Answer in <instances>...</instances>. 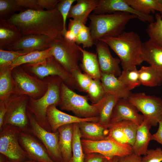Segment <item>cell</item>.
Segmentation results:
<instances>
[{"instance_id": "6da1fadb", "label": "cell", "mask_w": 162, "mask_h": 162, "mask_svg": "<svg viewBox=\"0 0 162 162\" xmlns=\"http://www.w3.org/2000/svg\"><path fill=\"white\" fill-rule=\"evenodd\" d=\"M7 20L19 28L22 35H42L52 40L63 37L62 18L57 8L50 10L27 9L13 14Z\"/></svg>"}, {"instance_id": "7a4b0ae2", "label": "cell", "mask_w": 162, "mask_h": 162, "mask_svg": "<svg viewBox=\"0 0 162 162\" xmlns=\"http://www.w3.org/2000/svg\"><path fill=\"white\" fill-rule=\"evenodd\" d=\"M98 40L105 43L117 55L123 70L132 69L143 62L141 56L142 43L134 32L124 31L117 37H104Z\"/></svg>"}, {"instance_id": "3957f363", "label": "cell", "mask_w": 162, "mask_h": 162, "mask_svg": "<svg viewBox=\"0 0 162 162\" xmlns=\"http://www.w3.org/2000/svg\"><path fill=\"white\" fill-rule=\"evenodd\" d=\"M136 18L135 15L124 12L90 14L88 27L92 38L94 43L104 37H117L124 32L130 20Z\"/></svg>"}, {"instance_id": "277c9868", "label": "cell", "mask_w": 162, "mask_h": 162, "mask_svg": "<svg viewBox=\"0 0 162 162\" xmlns=\"http://www.w3.org/2000/svg\"><path fill=\"white\" fill-rule=\"evenodd\" d=\"M47 84V89L40 98L34 99L29 97L27 110L33 116L42 127L49 132H52L48 123L46 112L50 106H59L61 101V86L62 79L56 76H51L44 78Z\"/></svg>"}, {"instance_id": "5b68a950", "label": "cell", "mask_w": 162, "mask_h": 162, "mask_svg": "<svg viewBox=\"0 0 162 162\" xmlns=\"http://www.w3.org/2000/svg\"><path fill=\"white\" fill-rule=\"evenodd\" d=\"M61 110L71 111L75 116L81 118H88L99 116V103L89 104L88 96L75 92L63 82L61 86Z\"/></svg>"}, {"instance_id": "8992f818", "label": "cell", "mask_w": 162, "mask_h": 162, "mask_svg": "<svg viewBox=\"0 0 162 162\" xmlns=\"http://www.w3.org/2000/svg\"><path fill=\"white\" fill-rule=\"evenodd\" d=\"M20 66L29 74L41 79L51 76H58L70 88L79 91L72 75L53 56L39 63L24 64Z\"/></svg>"}, {"instance_id": "52a82bcc", "label": "cell", "mask_w": 162, "mask_h": 162, "mask_svg": "<svg viewBox=\"0 0 162 162\" xmlns=\"http://www.w3.org/2000/svg\"><path fill=\"white\" fill-rule=\"evenodd\" d=\"M80 46L64 37L52 40L50 44L53 56L69 72L80 69L78 65L82 58Z\"/></svg>"}, {"instance_id": "ba28073f", "label": "cell", "mask_w": 162, "mask_h": 162, "mask_svg": "<svg viewBox=\"0 0 162 162\" xmlns=\"http://www.w3.org/2000/svg\"><path fill=\"white\" fill-rule=\"evenodd\" d=\"M12 73L15 94L38 99L46 92L47 84L44 79H41L30 74L20 66L13 68Z\"/></svg>"}, {"instance_id": "9c48e42d", "label": "cell", "mask_w": 162, "mask_h": 162, "mask_svg": "<svg viewBox=\"0 0 162 162\" xmlns=\"http://www.w3.org/2000/svg\"><path fill=\"white\" fill-rule=\"evenodd\" d=\"M22 131L11 125H7L0 130V153L11 162H22L30 160L21 146L19 136Z\"/></svg>"}, {"instance_id": "30bf717a", "label": "cell", "mask_w": 162, "mask_h": 162, "mask_svg": "<svg viewBox=\"0 0 162 162\" xmlns=\"http://www.w3.org/2000/svg\"><path fill=\"white\" fill-rule=\"evenodd\" d=\"M29 98V97L27 95L15 94L4 101L7 104V111L2 127L11 125L22 131H28L29 122L27 110Z\"/></svg>"}, {"instance_id": "8fae6325", "label": "cell", "mask_w": 162, "mask_h": 162, "mask_svg": "<svg viewBox=\"0 0 162 162\" xmlns=\"http://www.w3.org/2000/svg\"><path fill=\"white\" fill-rule=\"evenodd\" d=\"M142 112L144 117L152 126H155L162 118V99L145 93H131L128 99Z\"/></svg>"}, {"instance_id": "7c38bea8", "label": "cell", "mask_w": 162, "mask_h": 162, "mask_svg": "<svg viewBox=\"0 0 162 162\" xmlns=\"http://www.w3.org/2000/svg\"><path fill=\"white\" fill-rule=\"evenodd\" d=\"M81 142L85 154L97 153L109 160L115 157H124L133 152L132 146L118 143L110 138L97 141L81 139Z\"/></svg>"}, {"instance_id": "4fadbf2b", "label": "cell", "mask_w": 162, "mask_h": 162, "mask_svg": "<svg viewBox=\"0 0 162 162\" xmlns=\"http://www.w3.org/2000/svg\"><path fill=\"white\" fill-rule=\"evenodd\" d=\"M29 126L27 132L37 138L46 148L48 154L55 162H64L58 148L59 132H49L40 126L27 110Z\"/></svg>"}, {"instance_id": "5bb4252c", "label": "cell", "mask_w": 162, "mask_h": 162, "mask_svg": "<svg viewBox=\"0 0 162 162\" xmlns=\"http://www.w3.org/2000/svg\"><path fill=\"white\" fill-rule=\"evenodd\" d=\"M19 140L30 160L36 162H55L42 143L31 134L21 131L19 134Z\"/></svg>"}, {"instance_id": "9a60e30c", "label": "cell", "mask_w": 162, "mask_h": 162, "mask_svg": "<svg viewBox=\"0 0 162 162\" xmlns=\"http://www.w3.org/2000/svg\"><path fill=\"white\" fill-rule=\"evenodd\" d=\"M116 12H124L135 15L138 19L143 22L149 23L154 21V16L139 13L133 8L125 0H98L97 6L93 11V14H103Z\"/></svg>"}, {"instance_id": "2e32d148", "label": "cell", "mask_w": 162, "mask_h": 162, "mask_svg": "<svg viewBox=\"0 0 162 162\" xmlns=\"http://www.w3.org/2000/svg\"><path fill=\"white\" fill-rule=\"evenodd\" d=\"M138 125L129 120L110 123L107 125L109 130L108 138L124 144L133 146Z\"/></svg>"}, {"instance_id": "e0dca14e", "label": "cell", "mask_w": 162, "mask_h": 162, "mask_svg": "<svg viewBox=\"0 0 162 162\" xmlns=\"http://www.w3.org/2000/svg\"><path fill=\"white\" fill-rule=\"evenodd\" d=\"M52 40L42 35L30 34L22 35L17 41L6 49L26 54L35 51H43L50 48Z\"/></svg>"}, {"instance_id": "ac0fdd59", "label": "cell", "mask_w": 162, "mask_h": 162, "mask_svg": "<svg viewBox=\"0 0 162 162\" xmlns=\"http://www.w3.org/2000/svg\"><path fill=\"white\" fill-rule=\"evenodd\" d=\"M94 45L102 73L118 77L122 72L119 66L121 62L119 58L112 56L109 46L104 42L98 40Z\"/></svg>"}, {"instance_id": "d6986e66", "label": "cell", "mask_w": 162, "mask_h": 162, "mask_svg": "<svg viewBox=\"0 0 162 162\" xmlns=\"http://www.w3.org/2000/svg\"><path fill=\"white\" fill-rule=\"evenodd\" d=\"M55 105L50 106L47 109L46 116L52 132L57 130L60 126L68 124L79 123L84 122H99V117L81 118L63 112L56 108Z\"/></svg>"}, {"instance_id": "ffe728a7", "label": "cell", "mask_w": 162, "mask_h": 162, "mask_svg": "<svg viewBox=\"0 0 162 162\" xmlns=\"http://www.w3.org/2000/svg\"><path fill=\"white\" fill-rule=\"evenodd\" d=\"M138 112L135 106L128 100L119 99L114 108L110 123L129 120L139 125L143 121L144 117Z\"/></svg>"}, {"instance_id": "44dd1931", "label": "cell", "mask_w": 162, "mask_h": 162, "mask_svg": "<svg viewBox=\"0 0 162 162\" xmlns=\"http://www.w3.org/2000/svg\"><path fill=\"white\" fill-rule=\"evenodd\" d=\"M81 139L97 141L108 139L107 126L99 122H84L78 123Z\"/></svg>"}, {"instance_id": "7402d4cb", "label": "cell", "mask_w": 162, "mask_h": 162, "mask_svg": "<svg viewBox=\"0 0 162 162\" xmlns=\"http://www.w3.org/2000/svg\"><path fill=\"white\" fill-rule=\"evenodd\" d=\"M106 93L114 95L119 99L128 100L130 90L114 75L102 73L100 79Z\"/></svg>"}, {"instance_id": "603a6c76", "label": "cell", "mask_w": 162, "mask_h": 162, "mask_svg": "<svg viewBox=\"0 0 162 162\" xmlns=\"http://www.w3.org/2000/svg\"><path fill=\"white\" fill-rule=\"evenodd\" d=\"M152 126L147 121H143L137 127L135 139L132 146L133 153L139 156L145 155L148 150L152 135L150 132Z\"/></svg>"}, {"instance_id": "cb8c5ba5", "label": "cell", "mask_w": 162, "mask_h": 162, "mask_svg": "<svg viewBox=\"0 0 162 162\" xmlns=\"http://www.w3.org/2000/svg\"><path fill=\"white\" fill-rule=\"evenodd\" d=\"M141 56L143 61L162 72V47L150 40L142 43Z\"/></svg>"}, {"instance_id": "d4e9b609", "label": "cell", "mask_w": 162, "mask_h": 162, "mask_svg": "<svg viewBox=\"0 0 162 162\" xmlns=\"http://www.w3.org/2000/svg\"><path fill=\"white\" fill-rule=\"evenodd\" d=\"M73 124L62 126L57 130L59 132V149L64 162H68L72 156Z\"/></svg>"}, {"instance_id": "484cf974", "label": "cell", "mask_w": 162, "mask_h": 162, "mask_svg": "<svg viewBox=\"0 0 162 162\" xmlns=\"http://www.w3.org/2000/svg\"><path fill=\"white\" fill-rule=\"evenodd\" d=\"M19 28L5 19H0V49H6L22 36Z\"/></svg>"}, {"instance_id": "4316f807", "label": "cell", "mask_w": 162, "mask_h": 162, "mask_svg": "<svg viewBox=\"0 0 162 162\" xmlns=\"http://www.w3.org/2000/svg\"><path fill=\"white\" fill-rule=\"evenodd\" d=\"M70 8L68 18L78 20L86 24L89 16L96 8L98 0H76Z\"/></svg>"}, {"instance_id": "83f0119b", "label": "cell", "mask_w": 162, "mask_h": 162, "mask_svg": "<svg viewBox=\"0 0 162 162\" xmlns=\"http://www.w3.org/2000/svg\"><path fill=\"white\" fill-rule=\"evenodd\" d=\"M82 58L81 67L85 73L93 79H100L101 71L97 53L87 51L81 47Z\"/></svg>"}, {"instance_id": "f1b7e54d", "label": "cell", "mask_w": 162, "mask_h": 162, "mask_svg": "<svg viewBox=\"0 0 162 162\" xmlns=\"http://www.w3.org/2000/svg\"><path fill=\"white\" fill-rule=\"evenodd\" d=\"M11 66L0 68V100L5 101L15 94Z\"/></svg>"}, {"instance_id": "f546056e", "label": "cell", "mask_w": 162, "mask_h": 162, "mask_svg": "<svg viewBox=\"0 0 162 162\" xmlns=\"http://www.w3.org/2000/svg\"><path fill=\"white\" fill-rule=\"evenodd\" d=\"M119 99L114 95L106 93L104 98L99 102V123L106 126L110 123L113 110Z\"/></svg>"}, {"instance_id": "4dcf8cb0", "label": "cell", "mask_w": 162, "mask_h": 162, "mask_svg": "<svg viewBox=\"0 0 162 162\" xmlns=\"http://www.w3.org/2000/svg\"><path fill=\"white\" fill-rule=\"evenodd\" d=\"M141 84L148 87H155L162 84V72L153 67L142 66L138 70Z\"/></svg>"}, {"instance_id": "1f68e13d", "label": "cell", "mask_w": 162, "mask_h": 162, "mask_svg": "<svg viewBox=\"0 0 162 162\" xmlns=\"http://www.w3.org/2000/svg\"><path fill=\"white\" fill-rule=\"evenodd\" d=\"M133 8L142 14L149 15L158 11L162 18V0H125Z\"/></svg>"}, {"instance_id": "d6a6232c", "label": "cell", "mask_w": 162, "mask_h": 162, "mask_svg": "<svg viewBox=\"0 0 162 162\" xmlns=\"http://www.w3.org/2000/svg\"><path fill=\"white\" fill-rule=\"evenodd\" d=\"M52 56L51 48L43 51H35L21 55L13 62L11 67L14 68L24 64H34L43 61L48 58Z\"/></svg>"}, {"instance_id": "836d02e7", "label": "cell", "mask_w": 162, "mask_h": 162, "mask_svg": "<svg viewBox=\"0 0 162 162\" xmlns=\"http://www.w3.org/2000/svg\"><path fill=\"white\" fill-rule=\"evenodd\" d=\"M81 139L78 123H74L72 156L68 162H84L85 154L83 152Z\"/></svg>"}, {"instance_id": "e575fe53", "label": "cell", "mask_w": 162, "mask_h": 162, "mask_svg": "<svg viewBox=\"0 0 162 162\" xmlns=\"http://www.w3.org/2000/svg\"><path fill=\"white\" fill-rule=\"evenodd\" d=\"M155 17V21L149 23L146 31L149 40L162 47V18L160 14Z\"/></svg>"}, {"instance_id": "d590c367", "label": "cell", "mask_w": 162, "mask_h": 162, "mask_svg": "<svg viewBox=\"0 0 162 162\" xmlns=\"http://www.w3.org/2000/svg\"><path fill=\"white\" fill-rule=\"evenodd\" d=\"M118 78L130 91L141 84L136 67L131 70H123Z\"/></svg>"}, {"instance_id": "8d00e7d4", "label": "cell", "mask_w": 162, "mask_h": 162, "mask_svg": "<svg viewBox=\"0 0 162 162\" xmlns=\"http://www.w3.org/2000/svg\"><path fill=\"white\" fill-rule=\"evenodd\" d=\"M87 93L89 100L92 104H95L101 100L106 93L100 79H93L87 90Z\"/></svg>"}, {"instance_id": "74e56055", "label": "cell", "mask_w": 162, "mask_h": 162, "mask_svg": "<svg viewBox=\"0 0 162 162\" xmlns=\"http://www.w3.org/2000/svg\"><path fill=\"white\" fill-rule=\"evenodd\" d=\"M24 8L18 4L16 0H0V19H4L17 11H24Z\"/></svg>"}, {"instance_id": "f35d334b", "label": "cell", "mask_w": 162, "mask_h": 162, "mask_svg": "<svg viewBox=\"0 0 162 162\" xmlns=\"http://www.w3.org/2000/svg\"><path fill=\"white\" fill-rule=\"evenodd\" d=\"M79 89V91L87 93L93 80L86 74H83L80 69H76L71 73Z\"/></svg>"}, {"instance_id": "ab89813d", "label": "cell", "mask_w": 162, "mask_h": 162, "mask_svg": "<svg viewBox=\"0 0 162 162\" xmlns=\"http://www.w3.org/2000/svg\"><path fill=\"white\" fill-rule=\"evenodd\" d=\"M26 54L22 52L0 49V68L11 65L18 57Z\"/></svg>"}, {"instance_id": "60d3db41", "label": "cell", "mask_w": 162, "mask_h": 162, "mask_svg": "<svg viewBox=\"0 0 162 162\" xmlns=\"http://www.w3.org/2000/svg\"><path fill=\"white\" fill-rule=\"evenodd\" d=\"M76 1V0H60L57 5L56 8L59 11L62 18L63 37L68 30L66 26L67 19L72 4Z\"/></svg>"}, {"instance_id": "b9f144b4", "label": "cell", "mask_w": 162, "mask_h": 162, "mask_svg": "<svg viewBox=\"0 0 162 162\" xmlns=\"http://www.w3.org/2000/svg\"><path fill=\"white\" fill-rule=\"evenodd\" d=\"M75 42L77 45L81 44L83 49L92 47L94 44L88 27L85 26L76 37Z\"/></svg>"}, {"instance_id": "7bdbcfd3", "label": "cell", "mask_w": 162, "mask_h": 162, "mask_svg": "<svg viewBox=\"0 0 162 162\" xmlns=\"http://www.w3.org/2000/svg\"><path fill=\"white\" fill-rule=\"evenodd\" d=\"M142 162H162V149L148 150L146 154L142 158Z\"/></svg>"}, {"instance_id": "ee69618b", "label": "cell", "mask_w": 162, "mask_h": 162, "mask_svg": "<svg viewBox=\"0 0 162 162\" xmlns=\"http://www.w3.org/2000/svg\"><path fill=\"white\" fill-rule=\"evenodd\" d=\"M19 5L24 8L34 10H44L38 5L37 0H16Z\"/></svg>"}, {"instance_id": "f6af8a7d", "label": "cell", "mask_w": 162, "mask_h": 162, "mask_svg": "<svg viewBox=\"0 0 162 162\" xmlns=\"http://www.w3.org/2000/svg\"><path fill=\"white\" fill-rule=\"evenodd\" d=\"M81 22L73 19H70L68 30L71 31L76 37L81 30L85 26Z\"/></svg>"}, {"instance_id": "bcb514c9", "label": "cell", "mask_w": 162, "mask_h": 162, "mask_svg": "<svg viewBox=\"0 0 162 162\" xmlns=\"http://www.w3.org/2000/svg\"><path fill=\"white\" fill-rule=\"evenodd\" d=\"M60 0H37L38 4L43 9L50 10L56 8Z\"/></svg>"}, {"instance_id": "7dc6e473", "label": "cell", "mask_w": 162, "mask_h": 162, "mask_svg": "<svg viewBox=\"0 0 162 162\" xmlns=\"http://www.w3.org/2000/svg\"><path fill=\"white\" fill-rule=\"evenodd\" d=\"M105 157L102 155L95 152L85 154L84 162H104Z\"/></svg>"}, {"instance_id": "c3c4849f", "label": "cell", "mask_w": 162, "mask_h": 162, "mask_svg": "<svg viewBox=\"0 0 162 162\" xmlns=\"http://www.w3.org/2000/svg\"><path fill=\"white\" fill-rule=\"evenodd\" d=\"M141 156L134 153L122 157H117L118 162H142Z\"/></svg>"}, {"instance_id": "681fc988", "label": "cell", "mask_w": 162, "mask_h": 162, "mask_svg": "<svg viewBox=\"0 0 162 162\" xmlns=\"http://www.w3.org/2000/svg\"><path fill=\"white\" fill-rule=\"evenodd\" d=\"M159 127L157 132L152 135V140H154L162 145V118L158 123Z\"/></svg>"}, {"instance_id": "f907efd6", "label": "cell", "mask_w": 162, "mask_h": 162, "mask_svg": "<svg viewBox=\"0 0 162 162\" xmlns=\"http://www.w3.org/2000/svg\"><path fill=\"white\" fill-rule=\"evenodd\" d=\"M7 111V107L4 101L0 100V130L2 127L4 117Z\"/></svg>"}, {"instance_id": "816d5d0a", "label": "cell", "mask_w": 162, "mask_h": 162, "mask_svg": "<svg viewBox=\"0 0 162 162\" xmlns=\"http://www.w3.org/2000/svg\"><path fill=\"white\" fill-rule=\"evenodd\" d=\"M64 37L69 41L75 42L76 36L73 32L69 30H67Z\"/></svg>"}, {"instance_id": "f5cc1de1", "label": "cell", "mask_w": 162, "mask_h": 162, "mask_svg": "<svg viewBox=\"0 0 162 162\" xmlns=\"http://www.w3.org/2000/svg\"><path fill=\"white\" fill-rule=\"evenodd\" d=\"M8 160L7 158L4 155L0 154V162H7Z\"/></svg>"}, {"instance_id": "db71d44e", "label": "cell", "mask_w": 162, "mask_h": 162, "mask_svg": "<svg viewBox=\"0 0 162 162\" xmlns=\"http://www.w3.org/2000/svg\"><path fill=\"white\" fill-rule=\"evenodd\" d=\"M111 162H118V158L117 157H113L111 160Z\"/></svg>"}, {"instance_id": "11a10c76", "label": "cell", "mask_w": 162, "mask_h": 162, "mask_svg": "<svg viewBox=\"0 0 162 162\" xmlns=\"http://www.w3.org/2000/svg\"><path fill=\"white\" fill-rule=\"evenodd\" d=\"M7 162H11L8 160L7 161ZM36 162L34 160H27V161H24L23 162Z\"/></svg>"}, {"instance_id": "9f6ffc18", "label": "cell", "mask_w": 162, "mask_h": 162, "mask_svg": "<svg viewBox=\"0 0 162 162\" xmlns=\"http://www.w3.org/2000/svg\"><path fill=\"white\" fill-rule=\"evenodd\" d=\"M104 162H111V160H109L106 158Z\"/></svg>"}, {"instance_id": "6f0895ef", "label": "cell", "mask_w": 162, "mask_h": 162, "mask_svg": "<svg viewBox=\"0 0 162 162\" xmlns=\"http://www.w3.org/2000/svg\"></svg>"}]
</instances>
